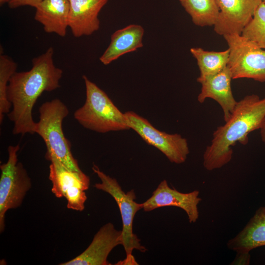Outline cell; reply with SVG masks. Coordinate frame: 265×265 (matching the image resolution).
I'll list each match as a JSON object with an SVG mask.
<instances>
[{"mask_svg": "<svg viewBox=\"0 0 265 265\" xmlns=\"http://www.w3.org/2000/svg\"><path fill=\"white\" fill-rule=\"evenodd\" d=\"M53 53V49L50 47L33 58L30 70L16 72L9 81L7 97L12 108L7 115L13 124L14 134L34 133L36 122L32 114L35 103L44 92H51L60 86L63 71L55 66Z\"/></svg>", "mask_w": 265, "mask_h": 265, "instance_id": "obj_1", "label": "cell"}, {"mask_svg": "<svg viewBox=\"0 0 265 265\" xmlns=\"http://www.w3.org/2000/svg\"><path fill=\"white\" fill-rule=\"evenodd\" d=\"M265 122V97L248 95L237 102L225 124L214 131L211 143L203 154V166L209 171L219 169L232 159V147L245 145L251 132L260 129Z\"/></svg>", "mask_w": 265, "mask_h": 265, "instance_id": "obj_2", "label": "cell"}, {"mask_svg": "<svg viewBox=\"0 0 265 265\" xmlns=\"http://www.w3.org/2000/svg\"><path fill=\"white\" fill-rule=\"evenodd\" d=\"M39 112V120L35 123L34 133L45 143V158L49 161L55 159L70 170L81 171L62 129L63 121L69 113L67 106L60 100L54 99L42 104Z\"/></svg>", "mask_w": 265, "mask_h": 265, "instance_id": "obj_3", "label": "cell"}, {"mask_svg": "<svg viewBox=\"0 0 265 265\" xmlns=\"http://www.w3.org/2000/svg\"><path fill=\"white\" fill-rule=\"evenodd\" d=\"M85 89L84 104L74 114L75 119L85 129L99 133L130 129L124 113L107 95L85 76H82Z\"/></svg>", "mask_w": 265, "mask_h": 265, "instance_id": "obj_4", "label": "cell"}, {"mask_svg": "<svg viewBox=\"0 0 265 265\" xmlns=\"http://www.w3.org/2000/svg\"><path fill=\"white\" fill-rule=\"evenodd\" d=\"M93 172L100 179L101 182L94 185L99 190L109 194L116 202L120 212L122 221V245L125 249L126 258L115 265H138L132 255L134 249L144 252L145 247L141 245L140 240L133 233V221L137 212L142 209V204L137 203L133 189L125 192L117 181L101 171L98 166L93 164Z\"/></svg>", "mask_w": 265, "mask_h": 265, "instance_id": "obj_5", "label": "cell"}, {"mask_svg": "<svg viewBox=\"0 0 265 265\" xmlns=\"http://www.w3.org/2000/svg\"><path fill=\"white\" fill-rule=\"evenodd\" d=\"M20 145H10L7 161L0 164V232L5 229V214L11 209L19 208L31 187V181L23 164L18 161Z\"/></svg>", "mask_w": 265, "mask_h": 265, "instance_id": "obj_6", "label": "cell"}, {"mask_svg": "<svg viewBox=\"0 0 265 265\" xmlns=\"http://www.w3.org/2000/svg\"><path fill=\"white\" fill-rule=\"evenodd\" d=\"M230 50L228 66L233 80L265 82V50L241 34L223 36Z\"/></svg>", "mask_w": 265, "mask_h": 265, "instance_id": "obj_7", "label": "cell"}, {"mask_svg": "<svg viewBox=\"0 0 265 265\" xmlns=\"http://www.w3.org/2000/svg\"><path fill=\"white\" fill-rule=\"evenodd\" d=\"M129 129L134 131L147 143L156 147L173 163L185 162L189 153L187 140L178 133L170 134L155 128L148 120L133 111L125 113Z\"/></svg>", "mask_w": 265, "mask_h": 265, "instance_id": "obj_8", "label": "cell"}, {"mask_svg": "<svg viewBox=\"0 0 265 265\" xmlns=\"http://www.w3.org/2000/svg\"><path fill=\"white\" fill-rule=\"evenodd\" d=\"M49 179L52 192L57 198H65L69 209L81 212L87 200L85 191L90 186V178L82 171L70 170L55 159L50 160Z\"/></svg>", "mask_w": 265, "mask_h": 265, "instance_id": "obj_9", "label": "cell"}, {"mask_svg": "<svg viewBox=\"0 0 265 265\" xmlns=\"http://www.w3.org/2000/svg\"><path fill=\"white\" fill-rule=\"evenodd\" d=\"M219 8L214 31L223 36L241 34L264 0H216Z\"/></svg>", "mask_w": 265, "mask_h": 265, "instance_id": "obj_10", "label": "cell"}, {"mask_svg": "<svg viewBox=\"0 0 265 265\" xmlns=\"http://www.w3.org/2000/svg\"><path fill=\"white\" fill-rule=\"evenodd\" d=\"M199 191L194 190L188 193L180 192L170 187L167 182L162 181L152 196L142 204V209L146 212L167 206L178 207L184 210L190 223L196 222L199 217L198 205L202 200Z\"/></svg>", "mask_w": 265, "mask_h": 265, "instance_id": "obj_11", "label": "cell"}, {"mask_svg": "<svg viewBox=\"0 0 265 265\" xmlns=\"http://www.w3.org/2000/svg\"><path fill=\"white\" fill-rule=\"evenodd\" d=\"M122 244V231L111 223L104 225L94 235L89 246L80 254L60 265H110L107 257L117 246Z\"/></svg>", "mask_w": 265, "mask_h": 265, "instance_id": "obj_12", "label": "cell"}, {"mask_svg": "<svg viewBox=\"0 0 265 265\" xmlns=\"http://www.w3.org/2000/svg\"><path fill=\"white\" fill-rule=\"evenodd\" d=\"M232 80L227 65L219 72L207 77L200 82L202 86L197 97L198 102L203 103L208 98L215 101L222 109L225 122L229 118L237 103L232 91Z\"/></svg>", "mask_w": 265, "mask_h": 265, "instance_id": "obj_13", "label": "cell"}, {"mask_svg": "<svg viewBox=\"0 0 265 265\" xmlns=\"http://www.w3.org/2000/svg\"><path fill=\"white\" fill-rule=\"evenodd\" d=\"M108 0H69L68 26L75 37L90 35L100 27L98 15Z\"/></svg>", "mask_w": 265, "mask_h": 265, "instance_id": "obj_14", "label": "cell"}, {"mask_svg": "<svg viewBox=\"0 0 265 265\" xmlns=\"http://www.w3.org/2000/svg\"><path fill=\"white\" fill-rule=\"evenodd\" d=\"M69 0H42L35 7L34 19L47 33L61 37L66 34L69 13Z\"/></svg>", "mask_w": 265, "mask_h": 265, "instance_id": "obj_15", "label": "cell"}, {"mask_svg": "<svg viewBox=\"0 0 265 265\" xmlns=\"http://www.w3.org/2000/svg\"><path fill=\"white\" fill-rule=\"evenodd\" d=\"M144 32L141 26L133 24L116 30L111 35L110 43L100 57V61L108 65L122 55L142 47Z\"/></svg>", "mask_w": 265, "mask_h": 265, "instance_id": "obj_16", "label": "cell"}, {"mask_svg": "<svg viewBox=\"0 0 265 265\" xmlns=\"http://www.w3.org/2000/svg\"><path fill=\"white\" fill-rule=\"evenodd\" d=\"M265 245V207L258 208L243 229L228 240V248L237 253H248Z\"/></svg>", "mask_w": 265, "mask_h": 265, "instance_id": "obj_17", "label": "cell"}, {"mask_svg": "<svg viewBox=\"0 0 265 265\" xmlns=\"http://www.w3.org/2000/svg\"><path fill=\"white\" fill-rule=\"evenodd\" d=\"M190 53L196 59L200 75L197 81L200 82L208 77L213 75L228 65L230 50L221 52L206 51L201 48H192Z\"/></svg>", "mask_w": 265, "mask_h": 265, "instance_id": "obj_18", "label": "cell"}, {"mask_svg": "<svg viewBox=\"0 0 265 265\" xmlns=\"http://www.w3.org/2000/svg\"><path fill=\"white\" fill-rule=\"evenodd\" d=\"M179 1L195 25L202 27L214 26L217 21L219 8L216 0Z\"/></svg>", "mask_w": 265, "mask_h": 265, "instance_id": "obj_19", "label": "cell"}, {"mask_svg": "<svg viewBox=\"0 0 265 265\" xmlns=\"http://www.w3.org/2000/svg\"><path fill=\"white\" fill-rule=\"evenodd\" d=\"M17 65L9 56L0 53V123L3 120L5 114L10 111L12 105L7 97L9 81L16 72Z\"/></svg>", "mask_w": 265, "mask_h": 265, "instance_id": "obj_20", "label": "cell"}, {"mask_svg": "<svg viewBox=\"0 0 265 265\" xmlns=\"http://www.w3.org/2000/svg\"><path fill=\"white\" fill-rule=\"evenodd\" d=\"M241 34L265 50V3L264 2L257 8Z\"/></svg>", "mask_w": 265, "mask_h": 265, "instance_id": "obj_21", "label": "cell"}, {"mask_svg": "<svg viewBox=\"0 0 265 265\" xmlns=\"http://www.w3.org/2000/svg\"><path fill=\"white\" fill-rule=\"evenodd\" d=\"M42 0H9L8 4L11 9L23 6H30L36 7Z\"/></svg>", "mask_w": 265, "mask_h": 265, "instance_id": "obj_22", "label": "cell"}, {"mask_svg": "<svg viewBox=\"0 0 265 265\" xmlns=\"http://www.w3.org/2000/svg\"><path fill=\"white\" fill-rule=\"evenodd\" d=\"M250 255L248 253H237V255L232 265H249Z\"/></svg>", "mask_w": 265, "mask_h": 265, "instance_id": "obj_23", "label": "cell"}, {"mask_svg": "<svg viewBox=\"0 0 265 265\" xmlns=\"http://www.w3.org/2000/svg\"><path fill=\"white\" fill-rule=\"evenodd\" d=\"M260 130L261 139L265 143V122Z\"/></svg>", "mask_w": 265, "mask_h": 265, "instance_id": "obj_24", "label": "cell"}, {"mask_svg": "<svg viewBox=\"0 0 265 265\" xmlns=\"http://www.w3.org/2000/svg\"><path fill=\"white\" fill-rule=\"evenodd\" d=\"M9 0H0V5L1 6L6 2H8Z\"/></svg>", "mask_w": 265, "mask_h": 265, "instance_id": "obj_25", "label": "cell"}, {"mask_svg": "<svg viewBox=\"0 0 265 265\" xmlns=\"http://www.w3.org/2000/svg\"><path fill=\"white\" fill-rule=\"evenodd\" d=\"M263 2L265 3V0H264Z\"/></svg>", "mask_w": 265, "mask_h": 265, "instance_id": "obj_26", "label": "cell"}]
</instances>
